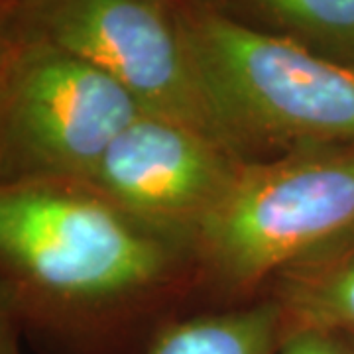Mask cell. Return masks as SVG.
Segmentation results:
<instances>
[{
  "mask_svg": "<svg viewBox=\"0 0 354 354\" xmlns=\"http://www.w3.org/2000/svg\"><path fill=\"white\" fill-rule=\"evenodd\" d=\"M197 77L246 160L354 144V67L258 30L207 0H176Z\"/></svg>",
  "mask_w": 354,
  "mask_h": 354,
  "instance_id": "7a4b0ae2",
  "label": "cell"
},
{
  "mask_svg": "<svg viewBox=\"0 0 354 354\" xmlns=\"http://www.w3.org/2000/svg\"><path fill=\"white\" fill-rule=\"evenodd\" d=\"M353 234L354 144H327L246 160L191 250L216 290L254 295Z\"/></svg>",
  "mask_w": 354,
  "mask_h": 354,
  "instance_id": "3957f363",
  "label": "cell"
},
{
  "mask_svg": "<svg viewBox=\"0 0 354 354\" xmlns=\"http://www.w3.org/2000/svg\"><path fill=\"white\" fill-rule=\"evenodd\" d=\"M281 339V311L264 295L256 304L169 323L148 354H278Z\"/></svg>",
  "mask_w": 354,
  "mask_h": 354,
  "instance_id": "9c48e42d",
  "label": "cell"
},
{
  "mask_svg": "<svg viewBox=\"0 0 354 354\" xmlns=\"http://www.w3.org/2000/svg\"><path fill=\"white\" fill-rule=\"evenodd\" d=\"M278 354H354V335L329 329L283 330Z\"/></svg>",
  "mask_w": 354,
  "mask_h": 354,
  "instance_id": "30bf717a",
  "label": "cell"
},
{
  "mask_svg": "<svg viewBox=\"0 0 354 354\" xmlns=\"http://www.w3.org/2000/svg\"><path fill=\"white\" fill-rule=\"evenodd\" d=\"M20 319L14 311L12 304L0 290V354H22L18 342Z\"/></svg>",
  "mask_w": 354,
  "mask_h": 354,
  "instance_id": "8fae6325",
  "label": "cell"
},
{
  "mask_svg": "<svg viewBox=\"0 0 354 354\" xmlns=\"http://www.w3.org/2000/svg\"><path fill=\"white\" fill-rule=\"evenodd\" d=\"M144 109L111 77L0 18V185L87 181Z\"/></svg>",
  "mask_w": 354,
  "mask_h": 354,
  "instance_id": "277c9868",
  "label": "cell"
},
{
  "mask_svg": "<svg viewBox=\"0 0 354 354\" xmlns=\"http://www.w3.org/2000/svg\"><path fill=\"white\" fill-rule=\"evenodd\" d=\"M244 162L201 128L142 111L111 142L87 183L146 227L191 248Z\"/></svg>",
  "mask_w": 354,
  "mask_h": 354,
  "instance_id": "8992f818",
  "label": "cell"
},
{
  "mask_svg": "<svg viewBox=\"0 0 354 354\" xmlns=\"http://www.w3.org/2000/svg\"><path fill=\"white\" fill-rule=\"evenodd\" d=\"M14 14L36 36L111 77L144 111L232 148L197 77L176 0H14Z\"/></svg>",
  "mask_w": 354,
  "mask_h": 354,
  "instance_id": "5b68a950",
  "label": "cell"
},
{
  "mask_svg": "<svg viewBox=\"0 0 354 354\" xmlns=\"http://www.w3.org/2000/svg\"><path fill=\"white\" fill-rule=\"evenodd\" d=\"M246 24L354 67V0H207Z\"/></svg>",
  "mask_w": 354,
  "mask_h": 354,
  "instance_id": "ba28073f",
  "label": "cell"
},
{
  "mask_svg": "<svg viewBox=\"0 0 354 354\" xmlns=\"http://www.w3.org/2000/svg\"><path fill=\"white\" fill-rule=\"evenodd\" d=\"M283 330L329 329L354 335V234L290 266L266 288Z\"/></svg>",
  "mask_w": 354,
  "mask_h": 354,
  "instance_id": "52a82bcc",
  "label": "cell"
},
{
  "mask_svg": "<svg viewBox=\"0 0 354 354\" xmlns=\"http://www.w3.org/2000/svg\"><path fill=\"white\" fill-rule=\"evenodd\" d=\"M6 2H8V0H0V18H2V12H4V8H6Z\"/></svg>",
  "mask_w": 354,
  "mask_h": 354,
  "instance_id": "7c38bea8",
  "label": "cell"
},
{
  "mask_svg": "<svg viewBox=\"0 0 354 354\" xmlns=\"http://www.w3.org/2000/svg\"><path fill=\"white\" fill-rule=\"evenodd\" d=\"M195 270L189 246L146 227L87 181L0 185V290L20 323L95 327Z\"/></svg>",
  "mask_w": 354,
  "mask_h": 354,
  "instance_id": "6da1fadb",
  "label": "cell"
}]
</instances>
